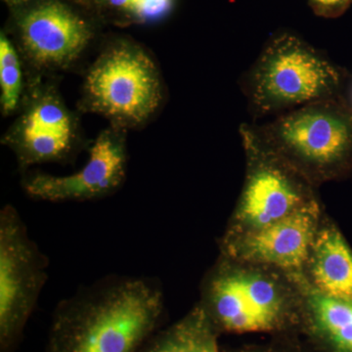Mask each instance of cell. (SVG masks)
Masks as SVG:
<instances>
[{
    "label": "cell",
    "mask_w": 352,
    "mask_h": 352,
    "mask_svg": "<svg viewBox=\"0 0 352 352\" xmlns=\"http://www.w3.org/2000/svg\"><path fill=\"white\" fill-rule=\"evenodd\" d=\"M23 43L31 56L43 65L67 64L88 43L87 23L59 2H47L21 21Z\"/></svg>",
    "instance_id": "cell-10"
},
{
    "label": "cell",
    "mask_w": 352,
    "mask_h": 352,
    "mask_svg": "<svg viewBox=\"0 0 352 352\" xmlns=\"http://www.w3.org/2000/svg\"><path fill=\"white\" fill-rule=\"evenodd\" d=\"M48 259L11 206L0 212V352H16L48 278Z\"/></svg>",
    "instance_id": "cell-6"
},
{
    "label": "cell",
    "mask_w": 352,
    "mask_h": 352,
    "mask_svg": "<svg viewBox=\"0 0 352 352\" xmlns=\"http://www.w3.org/2000/svg\"><path fill=\"white\" fill-rule=\"evenodd\" d=\"M0 85L2 107L6 112L14 110L19 100L20 64L12 44L3 34L0 38Z\"/></svg>",
    "instance_id": "cell-15"
},
{
    "label": "cell",
    "mask_w": 352,
    "mask_h": 352,
    "mask_svg": "<svg viewBox=\"0 0 352 352\" xmlns=\"http://www.w3.org/2000/svg\"><path fill=\"white\" fill-rule=\"evenodd\" d=\"M252 126L264 144L315 187L352 168V108L344 95Z\"/></svg>",
    "instance_id": "cell-3"
},
{
    "label": "cell",
    "mask_w": 352,
    "mask_h": 352,
    "mask_svg": "<svg viewBox=\"0 0 352 352\" xmlns=\"http://www.w3.org/2000/svg\"><path fill=\"white\" fill-rule=\"evenodd\" d=\"M173 0H136L133 12L145 21L160 19L168 13Z\"/></svg>",
    "instance_id": "cell-16"
},
{
    "label": "cell",
    "mask_w": 352,
    "mask_h": 352,
    "mask_svg": "<svg viewBox=\"0 0 352 352\" xmlns=\"http://www.w3.org/2000/svg\"><path fill=\"white\" fill-rule=\"evenodd\" d=\"M307 268L312 288L323 295L352 302V251L338 229L319 228Z\"/></svg>",
    "instance_id": "cell-11"
},
{
    "label": "cell",
    "mask_w": 352,
    "mask_h": 352,
    "mask_svg": "<svg viewBox=\"0 0 352 352\" xmlns=\"http://www.w3.org/2000/svg\"><path fill=\"white\" fill-rule=\"evenodd\" d=\"M316 12L327 17H335L344 12L352 0H310Z\"/></svg>",
    "instance_id": "cell-17"
},
{
    "label": "cell",
    "mask_w": 352,
    "mask_h": 352,
    "mask_svg": "<svg viewBox=\"0 0 352 352\" xmlns=\"http://www.w3.org/2000/svg\"><path fill=\"white\" fill-rule=\"evenodd\" d=\"M347 101H349V105H351V108H352V88H351V95H349V98L347 99Z\"/></svg>",
    "instance_id": "cell-19"
},
{
    "label": "cell",
    "mask_w": 352,
    "mask_h": 352,
    "mask_svg": "<svg viewBox=\"0 0 352 352\" xmlns=\"http://www.w3.org/2000/svg\"><path fill=\"white\" fill-rule=\"evenodd\" d=\"M240 135L247 173L226 236L263 228L317 200L314 185L264 144L252 124H243Z\"/></svg>",
    "instance_id": "cell-5"
},
{
    "label": "cell",
    "mask_w": 352,
    "mask_h": 352,
    "mask_svg": "<svg viewBox=\"0 0 352 352\" xmlns=\"http://www.w3.org/2000/svg\"><path fill=\"white\" fill-rule=\"evenodd\" d=\"M223 256L201 284V302L214 328L235 333L264 332L279 323L296 300L273 268Z\"/></svg>",
    "instance_id": "cell-4"
},
{
    "label": "cell",
    "mask_w": 352,
    "mask_h": 352,
    "mask_svg": "<svg viewBox=\"0 0 352 352\" xmlns=\"http://www.w3.org/2000/svg\"><path fill=\"white\" fill-rule=\"evenodd\" d=\"M32 134H50L72 138L68 116L56 104L51 102L39 104L25 120L23 135Z\"/></svg>",
    "instance_id": "cell-14"
},
{
    "label": "cell",
    "mask_w": 352,
    "mask_h": 352,
    "mask_svg": "<svg viewBox=\"0 0 352 352\" xmlns=\"http://www.w3.org/2000/svg\"><path fill=\"white\" fill-rule=\"evenodd\" d=\"M346 73L295 34L270 39L243 76L252 119L277 117L307 104L344 95Z\"/></svg>",
    "instance_id": "cell-2"
},
{
    "label": "cell",
    "mask_w": 352,
    "mask_h": 352,
    "mask_svg": "<svg viewBox=\"0 0 352 352\" xmlns=\"http://www.w3.org/2000/svg\"><path fill=\"white\" fill-rule=\"evenodd\" d=\"M320 205L315 200L270 226L226 236L222 242L223 256L287 274H300L307 267L320 228Z\"/></svg>",
    "instance_id": "cell-8"
},
{
    "label": "cell",
    "mask_w": 352,
    "mask_h": 352,
    "mask_svg": "<svg viewBox=\"0 0 352 352\" xmlns=\"http://www.w3.org/2000/svg\"><path fill=\"white\" fill-rule=\"evenodd\" d=\"M141 352H220L217 329L197 305L179 321L162 328Z\"/></svg>",
    "instance_id": "cell-12"
},
{
    "label": "cell",
    "mask_w": 352,
    "mask_h": 352,
    "mask_svg": "<svg viewBox=\"0 0 352 352\" xmlns=\"http://www.w3.org/2000/svg\"><path fill=\"white\" fill-rule=\"evenodd\" d=\"M126 164L122 141L103 134L92 146L82 170L65 176L38 173L25 179L24 188L32 198L52 203L95 200L119 188L126 176Z\"/></svg>",
    "instance_id": "cell-9"
},
{
    "label": "cell",
    "mask_w": 352,
    "mask_h": 352,
    "mask_svg": "<svg viewBox=\"0 0 352 352\" xmlns=\"http://www.w3.org/2000/svg\"><path fill=\"white\" fill-rule=\"evenodd\" d=\"M302 282V296L315 326L336 349L352 352V302L323 295L305 285V280Z\"/></svg>",
    "instance_id": "cell-13"
},
{
    "label": "cell",
    "mask_w": 352,
    "mask_h": 352,
    "mask_svg": "<svg viewBox=\"0 0 352 352\" xmlns=\"http://www.w3.org/2000/svg\"><path fill=\"white\" fill-rule=\"evenodd\" d=\"M164 314L159 282L109 275L58 303L44 352H141L163 328Z\"/></svg>",
    "instance_id": "cell-1"
},
{
    "label": "cell",
    "mask_w": 352,
    "mask_h": 352,
    "mask_svg": "<svg viewBox=\"0 0 352 352\" xmlns=\"http://www.w3.org/2000/svg\"><path fill=\"white\" fill-rule=\"evenodd\" d=\"M109 2L113 6L122 7V8L133 10L136 0H109Z\"/></svg>",
    "instance_id": "cell-18"
},
{
    "label": "cell",
    "mask_w": 352,
    "mask_h": 352,
    "mask_svg": "<svg viewBox=\"0 0 352 352\" xmlns=\"http://www.w3.org/2000/svg\"><path fill=\"white\" fill-rule=\"evenodd\" d=\"M87 90L92 106L115 119L140 122L159 107L162 87L155 64L143 51L120 46L92 67Z\"/></svg>",
    "instance_id": "cell-7"
}]
</instances>
